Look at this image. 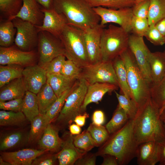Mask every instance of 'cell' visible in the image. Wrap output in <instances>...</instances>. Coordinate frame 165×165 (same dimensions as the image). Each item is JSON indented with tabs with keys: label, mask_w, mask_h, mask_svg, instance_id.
Wrapping results in <instances>:
<instances>
[{
	"label": "cell",
	"mask_w": 165,
	"mask_h": 165,
	"mask_svg": "<svg viewBox=\"0 0 165 165\" xmlns=\"http://www.w3.org/2000/svg\"><path fill=\"white\" fill-rule=\"evenodd\" d=\"M59 38L68 59L73 61L81 68L89 64L83 31L68 24Z\"/></svg>",
	"instance_id": "5b68a950"
},
{
	"label": "cell",
	"mask_w": 165,
	"mask_h": 165,
	"mask_svg": "<svg viewBox=\"0 0 165 165\" xmlns=\"http://www.w3.org/2000/svg\"><path fill=\"white\" fill-rule=\"evenodd\" d=\"M41 10L44 13V17L42 24L36 26L38 31H46L59 38L64 29L68 24L66 18L63 14L58 13L53 8L41 9Z\"/></svg>",
	"instance_id": "9a60e30c"
},
{
	"label": "cell",
	"mask_w": 165,
	"mask_h": 165,
	"mask_svg": "<svg viewBox=\"0 0 165 165\" xmlns=\"http://www.w3.org/2000/svg\"><path fill=\"white\" fill-rule=\"evenodd\" d=\"M160 119L162 122L165 120V106L160 112Z\"/></svg>",
	"instance_id": "91938a15"
},
{
	"label": "cell",
	"mask_w": 165,
	"mask_h": 165,
	"mask_svg": "<svg viewBox=\"0 0 165 165\" xmlns=\"http://www.w3.org/2000/svg\"><path fill=\"white\" fill-rule=\"evenodd\" d=\"M119 87L115 84L108 83L96 82L88 85L81 107V112L85 111L89 104L98 102L101 100L106 93L117 90Z\"/></svg>",
	"instance_id": "ffe728a7"
},
{
	"label": "cell",
	"mask_w": 165,
	"mask_h": 165,
	"mask_svg": "<svg viewBox=\"0 0 165 165\" xmlns=\"http://www.w3.org/2000/svg\"><path fill=\"white\" fill-rule=\"evenodd\" d=\"M159 162L160 165H165V140L158 142Z\"/></svg>",
	"instance_id": "816d5d0a"
},
{
	"label": "cell",
	"mask_w": 165,
	"mask_h": 165,
	"mask_svg": "<svg viewBox=\"0 0 165 165\" xmlns=\"http://www.w3.org/2000/svg\"><path fill=\"white\" fill-rule=\"evenodd\" d=\"M53 8L64 15L68 24L83 31L100 23V17L86 0H55Z\"/></svg>",
	"instance_id": "3957f363"
},
{
	"label": "cell",
	"mask_w": 165,
	"mask_h": 165,
	"mask_svg": "<svg viewBox=\"0 0 165 165\" xmlns=\"http://www.w3.org/2000/svg\"><path fill=\"white\" fill-rule=\"evenodd\" d=\"M0 165H11V164L3 160L1 156L0 157Z\"/></svg>",
	"instance_id": "94428289"
},
{
	"label": "cell",
	"mask_w": 165,
	"mask_h": 165,
	"mask_svg": "<svg viewBox=\"0 0 165 165\" xmlns=\"http://www.w3.org/2000/svg\"><path fill=\"white\" fill-rule=\"evenodd\" d=\"M16 29L12 20L0 18V46L8 47L14 42Z\"/></svg>",
	"instance_id": "f1b7e54d"
},
{
	"label": "cell",
	"mask_w": 165,
	"mask_h": 165,
	"mask_svg": "<svg viewBox=\"0 0 165 165\" xmlns=\"http://www.w3.org/2000/svg\"><path fill=\"white\" fill-rule=\"evenodd\" d=\"M163 128H164V132L165 133V120L163 121Z\"/></svg>",
	"instance_id": "6125c7cd"
},
{
	"label": "cell",
	"mask_w": 165,
	"mask_h": 165,
	"mask_svg": "<svg viewBox=\"0 0 165 165\" xmlns=\"http://www.w3.org/2000/svg\"><path fill=\"white\" fill-rule=\"evenodd\" d=\"M119 102V105L125 111L129 119H133L138 110L135 102L123 94H120L115 91Z\"/></svg>",
	"instance_id": "ab89813d"
},
{
	"label": "cell",
	"mask_w": 165,
	"mask_h": 165,
	"mask_svg": "<svg viewBox=\"0 0 165 165\" xmlns=\"http://www.w3.org/2000/svg\"><path fill=\"white\" fill-rule=\"evenodd\" d=\"M28 136H26L24 133L20 130L14 131L6 134L1 137L0 151L6 150L18 146L25 139L28 141Z\"/></svg>",
	"instance_id": "4dcf8cb0"
},
{
	"label": "cell",
	"mask_w": 165,
	"mask_h": 165,
	"mask_svg": "<svg viewBox=\"0 0 165 165\" xmlns=\"http://www.w3.org/2000/svg\"><path fill=\"white\" fill-rule=\"evenodd\" d=\"M87 130L93 138L95 146L99 145L106 141L109 137V133L105 127L97 126L92 123L88 127Z\"/></svg>",
	"instance_id": "b9f144b4"
},
{
	"label": "cell",
	"mask_w": 165,
	"mask_h": 165,
	"mask_svg": "<svg viewBox=\"0 0 165 165\" xmlns=\"http://www.w3.org/2000/svg\"><path fill=\"white\" fill-rule=\"evenodd\" d=\"M22 5V0H0V18L12 20Z\"/></svg>",
	"instance_id": "d590c367"
},
{
	"label": "cell",
	"mask_w": 165,
	"mask_h": 165,
	"mask_svg": "<svg viewBox=\"0 0 165 165\" xmlns=\"http://www.w3.org/2000/svg\"><path fill=\"white\" fill-rule=\"evenodd\" d=\"M125 66L131 99L138 109L151 98L150 87L145 79L133 54L128 48L119 56Z\"/></svg>",
	"instance_id": "277c9868"
},
{
	"label": "cell",
	"mask_w": 165,
	"mask_h": 165,
	"mask_svg": "<svg viewBox=\"0 0 165 165\" xmlns=\"http://www.w3.org/2000/svg\"><path fill=\"white\" fill-rule=\"evenodd\" d=\"M47 150L25 148L12 152H2L0 156L11 165H31L39 156L48 152Z\"/></svg>",
	"instance_id": "ac0fdd59"
},
{
	"label": "cell",
	"mask_w": 165,
	"mask_h": 165,
	"mask_svg": "<svg viewBox=\"0 0 165 165\" xmlns=\"http://www.w3.org/2000/svg\"><path fill=\"white\" fill-rule=\"evenodd\" d=\"M93 9L100 17L101 25L105 26L108 23H115L128 33L131 32L133 16L132 7L114 9L99 6Z\"/></svg>",
	"instance_id": "8fae6325"
},
{
	"label": "cell",
	"mask_w": 165,
	"mask_h": 165,
	"mask_svg": "<svg viewBox=\"0 0 165 165\" xmlns=\"http://www.w3.org/2000/svg\"><path fill=\"white\" fill-rule=\"evenodd\" d=\"M40 114H46L57 97L46 82L37 94Z\"/></svg>",
	"instance_id": "83f0119b"
},
{
	"label": "cell",
	"mask_w": 165,
	"mask_h": 165,
	"mask_svg": "<svg viewBox=\"0 0 165 165\" xmlns=\"http://www.w3.org/2000/svg\"><path fill=\"white\" fill-rule=\"evenodd\" d=\"M41 9H50L53 8L55 0H35Z\"/></svg>",
	"instance_id": "db71d44e"
},
{
	"label": "cell",
	"mask_w": 165,
	"mask_h": 165,
	"mask_svg": "<svg viewBox=\"0 0 165 165\" xmlns=\"http://www.w3.org/2000/svg\"><path fill=\"white\" fill-rule=\"evenodd\" d=\"M144 0H136L135 3H138L139 2H140L144 1Z\"/></svg>",
	"instance_id": "be15d7a7"
},
{
	"label": "cell",
	"mask_w": 165,
	"mask_h": 165,
	"mask_svg": "<svg viewBox=\"0 0 165 165\" xmlns=\"http://www.w3.org/2000/svg\"><path fill=\"white\" fill-rule=\"evenodd\" d=\"M129 119L124 110L118 105L114 114L105 128L109 134H112L123 127Z\"/></svg>",
	"instance_id": "e575fe53"
},
{
	"label": "cell",
	"mask_w": 165,
	"mask_h": 165,
	"mask_svg": "<svg viewBox=\"0 0 165 165\" xmlns=\"http://www.w3.org/2000/svg\"><path fill=\"white\" fill-rule=\"evenodd\" d=\"M104 161L102 163V165H117L119 164L116 158L111 155L106 154Z\"/></svg>",
	"instance_id": "f5cc1de1"
},
{
	"label": "cell",
	"mask_w": 165,
	"mask_h": 165,
	"mask_svg": "<svg viewBox=\"0 0 165 165\" xmlns=\"http://www.w3.org/2000/svg\"><path fill=\"white\" fill-rule=\"evenodd\" d=\"M105 26L100 24L83 31L89 64L101 61V42Z\"/></svg>",
	"instance_id": "5bb4252c"
},
{
	"label": "cell",
	"mask_w": 165,
	"mask_h": 165,
	"mask_svg": "<svg viewBox=\"0 0 165 165\" xmlns=\"http://www.w3.org/2000/svg\"><path fill=\"white\" fill-rule=\"evenodd\" d=\"M149 61L152 86L159 82L165 75V54L163 52H151Z\"/></svg>",
	"instance_id": "cb8c5ba5"
},
{
	"label": "cell",
	"mask_w": 165,
	"mask_h": 165,
	"mask_svg": "<svg viewBox=\"0 0 165 165\" xmlns=\"http://www.w3.org/2000/svg\"><path fill=\"white\" fill-rule=\"evenodd\" d=\"M81 71V68L73 61L67 59L64 63L60 74L70 79L78 80Z\"/></svg>",
	"instance_id": "ee69618b"
},
{
	"label": "cell",
	"mask_w": 165,
	"mask_h": 165,
	"mask_svg": "<svg viewBox=\"0 0 165 165\" xmlns=\"http://www.w3.org/2000/svg\"><path fill=\"white\" fill-rule=\"evenodd\" d=\"M66 58L65 55H62L53 59L44 68L47 73L50 74H60L66 60Z\"/></svg>",
	"instance_id": "bcb514c9"
},
{
	"label": "cell",
	"mask_w": 165,
	"mask_h": 165,
	"mask_svg": "<svg viewBox=\"0 0 165 165\" xmlns=\"http://www.w3.org/2000/svg\"><path fill=\"white\" fill-rule=\"evenodd\" d=\"M12 21L16 29L15 46L23 51L33 50L38 42L39 32L36 26L18 18H14Z\"/></svg>",
	"instance_id": "30bf717a"
},
{
	"label": "cell",
	"mask_w": 165,
	"mask_h": 165,
	"mask_svg": "<svg viewBox=\"0 0 165 165\" xmlns=\"http://www.w3.org/2000/svg\"><path fill=\"white\" fill-rule=\"evenodd\" d=\"M58 130L57 126L51 123L48 124L38 141L42 149L56 152L61 149L63 140L59 136Z\"/></svg>",
	"instance_id": "7402d4cb"
},
{
	"label": "cell",
	"mask_w": 165,
	"mask_h": 165,
	"mask_svg": "<svg viewBox=\"0 0 165 165\" xmlns=\"http://www.w3.org/2000/svg\"><path fill=\"white\" fill-rule=\"evenodd\" d=\"M70 133L72 135H78L80 134L81 129L80 127L76 124H72L69 126Z\"/></svg>",
	"instance_id": "680465c9"
},
{
	"label": "cell",
	"mask_w": 165,
	"mask_h": 165,
	"mask_svg": "<svg viewBox=\"0 0 165 165\" xmlns=\"http://www.w3.org/2000/svg\"><path fill=\"white\" fill-rule=\"evenodd\" d=\"M133 120L134 135L139 145L148 141L160 142L165 140L160 110L151 97L138 109Z\"/></svg>",
	"instance_id": "6da1fadb"
},
{
	"label": "cell",
	"mask_w": 165,
	"mask_h": 165,
	"mask_svg": "<svg viewBox=\"0 0 165 165\" xmlns=\"http://www.w3.org/2000/svg\"><path fill=\"white\" fill-rule=\"evenodd\" d=\"M38 46V65L43 68L56 57L65 56V50L60 38L47 31L39 32Z\"/></svg>",
	"instance_id": "9c48e42d"
},
{
	"label": "cell",
	"mask_w": 165,
	"mask_h": 165,
	"mask_svg": "<svg viewBox=\"0 0 165 165\" xmlns=\"http://www.w3.org/2000/svg\"><path fill=\"white\" fill-rule=\"evenodd\" d=\"M73 139L75 146L85 152L90 150L95 146L91 135L87 130L73 137Z\"/></svg>",
	"instance_id": "60d3db41"
},
{
	"label": "cell",
	"mask_w": 165,
	"mask_h": 165,
	"mask_svg": "<svg viewBox=\"0 0 165 165\" xmlns=\"http://www.w3.org/2000/svg\"><path fill=\"white\" fill-rule=\"evenodd\" d=\"M84 79L87 84L108 83L119 86L112 61H103L89 64L81 68L79 79Z\"/></svg>",
	"instance_id": "ba28073f"
},
{
	"label": "cell",
	"mask_w": 165,
	"mask_h": 165,
	"mask_svg": "<svg viewBox=\"0 0 165 165\" xmlns=\"http://www.w3.org/2000/svg\"><path fill=\"white\" fill-rule=\"evenodd\" d=\"M0 101L22 98L27 91L22 77L16 79L0 88Z\"/></svg>",
	"instance_id": "603a6c76"
},
{
	"label": "cell",
	"mask_w": 165,
	"mask_h": 165,
	"mask_svg": "<svg viewBox=\"0 0 165 165\" xmlns=\"http://www.w3.org/2000/svg\"><path fill=\"white\" fill-rule=\"evenodd\" d=\"M150 93L152 99L160 112L165 106V75L159 82L151 86Z\"/></svg>",
	"instance_id": "74e56055"
},
{
	"label": "cell",
	"mask_w": 165,
	"mask_h": 165,
	"mask_svg": "<svg viewBox=\"0 0 165 165\" xmlns=\"http://www.w3.org/2000/svg\"><path fill=\"white\" fill-rule=\"evenodd\" d=\"M47 82L57 97L72 87L77 80L70 79L61 74L47 73Z\"/></svg>",
	"instance_id": "d4e9b609"
},
{
	"label": "cell",
	"mask_w": 165,
	"mask_h": 165,
	"mask_svg": "<svg viewBox=\"0 0 165 165\" xmlns=\"http://www.w3.org/2000/svg\"><path fill=\"white\" fill-rule=\"evenodd\" d=\"M92 124L97 126L102 125L105 120L104 113L100 110L94 111L92 115Z\"/></svg>",
	"instance_id": "f907efd6"
},
{
	"label": "cell",
	"mask_w": 165,
	"mask_h": 165,
	"mask_svg": "<svg viewBox=\"0 0 165 165\" xmlns=\"http://www.w3.org/2000/svg\"><path fill=\"white\" fill-rule=\"evenodd\" d=\"M38 54L34 50L26 51L16 46L0 47V64L1 65L16 64L23 67L34 64Z\"/></svg>",
	"instance_id": "4fadbf2b"
},
{
	"label": "cell",
	"mask_w": 165,
	"mask_h": 165,
	"mask_svg": "<svg viewBox=\"0 0 165 165\" xmlns=\"http://www.w3.org/2000/svg\"><path fill=\"white\" fill-rule=\"evenodd\" d=\"M133 120L129 119L121 129L108 138L101 154L115 156L120 165H127L136 157L139 146L133 134Z\"/></svg>",
	"instance_id": "7a4b0ae2"
},
{
	"label": "cell",
	"mask_w": 165,
	"mask_h": 165,
	"mask_svg": "<svg viewBox=\"0 0 165 165\" xmlns=\"http://www.w3.org/2000/svg\"><path fill=\"white\" fill-rule=\"evenodd\" d=\"M145 37L155 46H162L165 43V37L158 30L155 25H150Z\"/></svg>",
	"instance_id": "f6af8a7d"
},
{
	"label": "cell",
	"mask_w": 165,
	"mask_h": 165,
	"mask_svg": "<svg viewBox=\"0 0 165 165\" xmlns=\"http://www.w3.org/2000/svg\"><path fill=\"white\" fill-rule=\"evenodd\" d=\"M22 112L30 122L40 114L36 94L28 90L26 91L23 98Z\"/></svg>",
	"instance_id": "f546056e"
},
{
	"label": "cell",
	"mask_w": 165,
	"mask_h": 165,
	"mask_svg": "<svg viewBox=\"0 0 165 165\" xmlns=\"http://www.w3.org/2000/svg\"><path fill=\"white\" fill-rule=\"evenodd\" d=\"M86 0L93 8L101 6L114 9L132 7L136 1V0Z\"/></svg>",
	"instance_id": "8d00e7d4"
},
{
	"label": "cell",
	"mask_w": 165,
	"mask_h": 165,
	"mask_svg": "<svg viewBox=\"0 0 165 165\" xmlns=\"http://www.w3.org/2000/svg\"><path fill=\"white\" fill-rule=\"evenodd\" d=\"M47 153L43 154L35 158L33 161L32 165H52L57 159V155H55Z\"/></svg>",
	"instance_id": "681fc988"
},
{
	"label": "cell",
	"mask_w": 165,
	"mask_h": 165,
	"mask_svg": "<svg viewBox=\"0 0 165 165\" xmlns=\"http://www.w3.org/2000/svg\"><path fill=\"white\" fill-rule=\"evenodd\" d=\"M112 63L119 87L123 94L131 99V93L128 83L127 72L123 60L119 56L114 59Z\"/></svg>",
	"instance_id": "484cf974"
},
{
	"label": "cell",
	"mask_w": 165,
	"mask_h": 165,
	"mask_svg": "<svg viewBox=\"0 0 165 165\" xmlns=\"http://www.w3.org/2000/svg\"><path fill=\"white\" fill-rule=\"evenodd\" d=\"M23 67L16 64L0 66V88L11 81L22 76Z\"/></svg>",
	"instance_id": "d6a6232c"
},
{
	"label": "cell",
	"mask_w": 165,
	"mask_h": 165,
	"mask_svg": "<svg viewBox=\"0 0 165 165\" xmlns=\"http://www.w3.org/2000/svg\"><path fill=\"white\" fill-rule=\"evenodd\" d=\"M27 120L22 111L15 112L2 110L0 111V125L2 126H21Z\"/></svg>",
	"instance_id": "1f68e13d"
},
{
	"label": "cell",
	"mask_w": 165,
	"mask_h": 165,
	"mask_svg": "<svg viewBox=\"0 0 165 165\" xmlns=\"http://www.w3.org/2000/svg\"><path fill=\"white\" fill-rule=\"evenodd\" d=\"M129 33L120 26L110 24L103 28L101 42V61H112L128 48Z\"/></svg>",
	"instance_id": "8992f818"
},
{
	"label": "cell",
	"mask_w": 165,
	"mask_h": 165,
	"mask_svg": "<svg viewBox=\"0 0 165 165\" xmlns=\"http://www.w3.org/2000/svg\"><path fill=\"white\" fill-rule=\"evenodd\" d=\"M147 18L137 17L133 15L131 22V32L140 37H145L149 27Z\"/></svg>",
	"instance_id": "7bdbcfd3"
},
{
	"label": "cell",
	"mask_w": 165,
	"mask_h": 165,
	"mask_svg": "<svg viewBox=\"0 0 165 165\" xmlns=\"http://www.w3.org/2000/svg\"><path fill=\"white\" fill-rule=\"evenodd\" d=\"M87 116V114L86 113H84L82 115L79 114L75 116L74 121L77 125L80 127H82L85 124L86 119Z\"/></svg>",
	"instance_id": "9f6ffc18"
},
{
	"label": "cell",
	"mask_w": 165,
	"mask_h": 165,
	"mask_svg": "<svg viewBox=\"0 0 165 165\" xmlns=\"http://www.w3.org/2000/svg\"><path fill=\"white\" fill-rule=\"evenodd\" d=\"M155 26L160 32L165 37V17L158 21Z\"/></svg>",
	"instance_id": "6f0895ef"
},
{
	"label": "cell",
	"mask_w": 165,
	"mask_h": 165,
	"mask_svg": "<svg viewBox=\"0 0 165 165\" xmlns=\"http://www.w3.org/2000/svg\"><path fill=\"white\" fill-rule=\"evenodd\" d=\"M22 1L21 8L13 19L18 18L35 26L41 25L43 22L44 14L38 4L35 0Z\"/></svg>",
	"instance_id": "d6986e66"
},
{
	"label": "cell",
	"mask_w": 165,
	"mask_h": 165,
	"mask_svg": "<svg viewBox=\"0 0 165 165\" xmlns=\"http://www.w3.org/2000/svg\"><path fill=\"white\" fill-rule=\"evenodd\" d=\"M96 163V157L92 156L79 160L78 164L80 165H94Z\"/></svg>",
	"instance_id": "11a10c76"
},
{
	"label": "cell",
	"mask_w": 165,
	"mask_h": 165,
	"mask_svg": "<svg viewBox=\"0 0 165 165\" xmlns=\"http://www.w3.org/2000/svg\"><path fill=\"white\" fill-rule=\"evenodd\" d=\"M47 73L46 70L38 64L24 68L22 77L27 90L37 94L47 82Z\"/></svg>",
	"instance_id": "2e32d148"
},
{
	"label": "cell",
	"mask_w": 165,
	"mask_h": 165,
	"mask_svg": "<svg viewBox=\"0 0 165 165\" xmlns=\"http://www.w3.org/2000/svg\"><path fill=\"white\" fill-rule=\"evenodd\" d=\"M128 48L134 56L138 65L150 87L152 82L149 59L151 52L146 45L143 37L133 34L130 35Z\"/></svg>",
	"instance_id": "7c38bea8"
},
{
	"label": "cell",
	"mask_w": 165,
	"mask_h": 165,
	"mask_svg": "<svg viewBox=\"0 0 165 165\" xmlns=\"http://www.w3.org/2000/svg\"><path fill=\"white\" fill-rule=\"evenodd\" d=\"M139 165H155L159 162L158 142L148 141L138 146L137 155Z\"/></svg>",
	"instance_id": "44dd1931"
},
{
	"label": "cell",
	"mask_w": 165,
	"mask_h": 165,
	"mask_svg": "<svg viewBox=\"0 0 165 165\" xmlns=\"http://www.w3.org/2000/svg\"><path fill=\"white\" fill-rule=\"evenodd\" d=\"M78 81V80H77L72 87L65 91L57 97L46 113L52 122L55 120L59 115L67 97L75 87Z\"/></svg>",
	"instance_id": "f35d334b"
},
{
	"label": "cell",
	"mask_w": 165,
	"mask_h": 165,
	"mask_svg": "<svg viewBox=\"0 0 165 165\" xmlns=\"http://www.w3.org/2000/svg\"><path fill=\"white\" fill-rule=\"evenodd\" d=\"M165 17V0H149L147 19L149 25Z\"/></svg>",
	"instance_id": "836d02e7"
},
{
	"label": "cell",
	"mask_w": 165,
	"mask_h": 165,
	"mask_svg": "<svg viewBox=\"0 0 165 165\" xmlns=\"http://www.w3.org/2000/svg\"><path fill=\"white\" fill-rule=\"evenodd\" d=\"M51 122L46 114H40L34 118L30 122L31 128L28 141L33 143L38 141L47 126Z\"/></svg>",
	"instance_id": "4316f807"
},
{
	"label": "cell",
	"mask_w": 165,
	"mask_h": 165,
	"mask_svg": "<svg viewBox=\"0 0 165 165\" xmlns=\"http://www.w3.org/2000/svg\"><path fill=\"white\" fill-rule=\"evenodd\" d=\"M60 151L57 155L60 165H73L82 157L86 152L76 148L73 143V137L70 133L66 134Z\"/></svg>",
	"instance_id": "e0dca14e"
},
{
	"label": "cell",
	"mask_w": 165,
	"mask_h": 165,
	"mask_svg": "<svg viewBox=\"0 0 165 165\" xmlns=\"http://www.w3.org/2000/svg\"><path fill=\"white\" fill-rule=\"evenodd\" d=\"M23 98H16L8 101H0V109L1 110L18 112L22 111Z\"/></svg>",
	"instance_id": "c3c4849f"
},
{
	"label": "cell",
	"mask_w": 165,
	"mask_h": 165,
	"mask_svg": "<svg viewBox=\"0 0 165 165\" xmlns=\"http://www.w3.org/2000/svg\"><path fill=\"white\" fill-rule=\"evenodd\" d=\"M88 85L83 79H78L75 87L67 97L59 115L55 120L58 126H65L80 114Z\"/></svg>",
	"instance_id": "52a82bcc"
},
{
	"label": "cell",
	"mask_w": 165,
	"mask_h": 165,
	"mask_svg": "<svg viewBox=\"0 0 165 165\" xmlns=\"http://www.w3.org/2000/svg\"><path fill=\"white\" fill-rule=\"evenodd\" d=\"M163 52L164 53V54H165V50H164V51Z\"/></svg>",
	"instance_id": "e7e4bbea"
},
{
	"label": "cell",
	"mask_w": 165,
	"mask_h": 165,
	"mask_svg": "<svg viewBox=\"0 0 165 165\" xmlns=\"http://www.w3.org/2000/svg\"><path fill=\"white\" fill-rule=\"evenodd\" d=\"M149 5V0H145L135 3L132 7L133 15L140 18L147 19Z\"/></svg>",
	"instance_id": "7dc6e473"
}]
</instances>
